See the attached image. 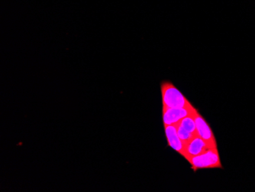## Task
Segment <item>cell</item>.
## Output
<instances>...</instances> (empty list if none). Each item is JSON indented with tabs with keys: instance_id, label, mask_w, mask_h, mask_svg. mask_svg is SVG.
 Masks as SVG:
<instances>
[{
	"instance_id": "2",
	"label": "cell",
	"mask_w": 255,
	"mask_h": 192,
	"mask_svg": "<svg viewBox=\"0 0 255 192\" xmlns=\"http://www.w3.org/2000/svg\"><path fill=\"white\" fill-rule=\"evenodd\" d=\"M187 160L194 171L197 169L223 168L217 148H209L198 156L187 158Z\"/></svg>"
},
{
	"instance_id": "8",
	"label": "cell",
	"mask_w": 255,
	"mask_h": 192,
	"mask_svg": "<svg viewBox=\"0 0 255 192\" xmlns=\"http://www.w3.org/2000/svg\"><path fill=\"white\" fill-rule=\"evenodd\" d=\"M175 126L176 128H177V135H178L181 141L183 142L184 146H186L187 143H190L194 138V136L191 134V133H189L187 130H185L183 127H182L180 123H177V124H175Z\"/></svg>"
},
{
	"instance_id": "1",
	"label": "cell",
	"mask_w": 255,
	"mask_h": 192,
	"mask_svg": "<svg viewBox=\"0 0 255 192\" xmlns=\"http://www.w3.org/2000/svg\"><path fill=\"white\" fill-rule=\"evenodd\" d=\"M160 91L163 108H190L193 107L170 81H162Z\"/></svg>"
},
{
	"instance_id": "5",
	"label": "cell",
	"mask_w": 255,
	"mask_h": 192,
	"mask_svg": "<svg viewBox=\"0 0 255 192\" xmlns=\"http://www.w3.org/2000/svg\"><path fill=\"white\" fill-rule=\"evenodd\" d=\"M164 129L168 146L179 154L181 155L183 157H185V146L177 135L176 126H164Z\"/></svg>"
},
{
	"instance_id": "3",
	"label": "cell",
	"mask_w": 255,
	"mask_h": 192,
	"mask_svg": "<svg viewBox=\"0 0 255 192\" xmlns=\"http://www.w3.org/2000/svg\"><path fill=\"white\" fill-rule=\"evenodd\" d=\"M197 110L194 107L190 108H163L162 120L164 126L175 125L182 119L193 115Z\"/></svg>"
},
{
	"instance_id": "6",
	"label": "cell",
	"mask_w": 255,
	"mask_h": 192,
	"mask_svg": "<svg viewBox=\"0 0 255 192\" xmlns=\"http://www.w3.org/2000/svg\"><path fill=\"white\" fill-rule=\"evenodd\" d=\"M209 148L210 147L206 144V142L197 136L185 146L184 158L187 160V158L198 156Z\"/></svg>"
},
{
	"instance_id": "7",
	"label": "cell",
	"mask_w": 255,
	"mask_h": 192,
	"mask_svg": "<svg viewBox=\"0 0 255 192\" xmlns=\"http://www.w3.org/2000/svg\"><path fill=\"white\" fill-rule=\"evenodd\" d=\"M196 114V113H195ZM194 114L193 115H189L187 117H184L182 119L179 123L181 125L182 127L187 130L189 133L193 134L194 137H197L198 133H197V130H196V123H195L194 120Z\"/></svg>"
},
{
	"instance_id": "4",
	"label": "cell",
	"mask_w": 255,
	"mask_h": 192,
	"mask_svg": "<svg viewBox=\"0 0 255 192\" xmlns=\"http://www.w3.org/2000/svg\"><path fill=\"white\" fill-rule=\"evenodd\" d=\"M194 120L199 137L206 142L210 148H217L213 130L198 111H196L195 114Z\"/></svg>"
}]
</instances>
